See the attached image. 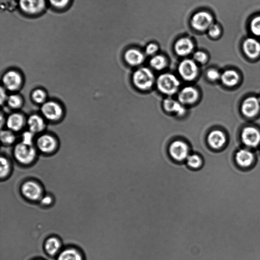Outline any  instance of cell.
Here are the masks:
<instances>
[{
	"mask_svg": "<svg viewBox=\"0 0 260 260\" xmlns=\"http://www.w3.org/2000/svg\"><path fill=\"white\" fill-rule=\"evenodd\" d=\"M14 155L19 163L28 165L35 159L36 156V150L32 145H27L21 142L15 146Z\"/></svg>",
	"mask_w": 260,
	"mask_h": 260,
	"instance_id": "cell-1",
	"label": "cell"
},
{
	"mask_svg": "<svg viewBox=\"0 0 260 260\" xmlns=\"http://www.w3.org/2000/svg\"><path fill=\"white\" fill-rule=\"evenodd\" d=\"M158 89L162 93L171 95L176 92L179 86V81L173 75L166 73L160 75L156 81Z\"/></svg>",
	"mask_w": 260,
	"mask_h": 260,
	"instance_id": "cell-2",
	"label": "cell"
},
{
	"mask_svg": "<svg viewBox=\"0 0 260 260\" xmlns=\"http://www.w3.org/2000/svg\"><path fill=\"white\" fill-rule=\"evenodd\" d=\"M154 77L148 68H142L136 71L133 75L135 85L141 90L149 89L153 84Z\"/></svg>",
	"mask_w": 260,
	"mask_h": 260,
	"instance_id": "cell-3",
	"label": "cell"
},
{
	"mask_svg": "<svg viewBox=\"0 0 260 260\" xmlns=\"http://www.w3.org/2000/svg\"><path fill=\"white\" fill-rule=\"evenodd\" d=\"M214 23L212 15L206 11H200L194 14L191 19V25L196 30L200 31L208 30Z\"/></svg>",
	"mask_w": 260,
	"mask_h": 260,
	"instance_id": "cell-4",
	"label": "cell"
},
{
	"mask_svg": "<svg viewBox=\"0 0 260 260\" xmlns=\"http://www.w3.org/2000/svg\"><path fill=\"white\" fill-rule=\"evenodd\" d=\"M47 0H19V7L22 12L29 15H36L43 12L46 7Z\"/></svg>",
	"mask_w": 260,
	"mask_h": 260,
	"instance_id": "cell-5",
	"label": "cell"
},
{
	"mask_svg": "<svg viewBox=\"0 0 260 260\" xmlns=\"http://www.w3.org/2000/svg\"><path fill=\"white\" fill-rule=\"evenodd\" d=\"M21 190L23 196L30 201L40 200L43 197L42 187L35 181L29 180L25 182L21 186Z\"/></svg>",
	"mask_w": 260,
	"mask_h": 260,
	"instance_id": "cell-6",
	"label": "cell"
},
{
	"mask_svg": "<svg viewBox=\"0 0 260 260\" xmlns=\"http://www.w3.org/2000/svg\"><path fill=\"white\" fill-rule=\"evenodd\" d=\"M41 113L43 116L50 121L59 119L62 116L63 111L60 105L52 101L44 103L41 108Z\"/></svg>",
	"mask_w": 260,
	"mask_h": 260,
	"instance_id": "cell-7",
	"label": "cell"
},
{
	"mask_svg": "<svg viewBox=\"0 0 260 260\" xmlns=\"http://www.w3.org/2000/svg\"><path fill=\"white\" fill-rule=\"evenodd\" d=\"M242 48L244 54L250 58H256L260 55V41L255 37L244 39Z\"/></svg>",
	"mask_w": 260,
	"mask_h": 260,
	"instance_id": "cell-8",
	"label": "cell"
},
{
	"mask_svg": "<svg viewBox=\"0 0 260 260\" xmlns=\"http://www.w3.org/2000/svg\"><path fill=\"white\" fill-rule=\"evenodd\" d=\"M2 82L4 88L10 91H15L20 87L22 79L19 73L14 70H10L4 75Z\"/></svg>",
	"mask_w": 260,
	"mask_h": 260,
	"instance_id": "cell-9",
	"label": "cell"
},
{
	"mask_svg": "<svg viewBox=\"0 0 260 260\" xmlns=\"http://www.w3.org/2000/svg\"><path fill=\"white\" fill-rule=\"evenodd\" d=\"M178 71L184 79L190 81L196 77L198 69L193 60L186 59L182 61L180 63Z\"/></svg>",
	"mask_w": 260,
	"mask_h": 260,
	"instance_id": "cell-10",
	"label": "cell"
},
{
	"mask_svg": "<svg viewBox=\"0 0 260 260\" xmlns=\"http://www.w3.org/2000/svg\"><path fill=\"white\" fill-rule=\"evenodd\" d=\"M169 152L174 159L181 161L188 156V148L184 142L175 141L171 144Z\"/></svg>",
	"mask_w": 260,
	"mask_h": 260,
	"instance_id": "cell-11",
	"label": "cell"
},
{
	"mask_svg": "<svg viewBox=\"0 0 260 260\" xmlns=\"http://www.w3.org/2000/svg\"><path fill=\"white\" fill-rule=\"evenodd\" d=\"M243 143L247 146L255 147L260 142V133L253 127H246L241 134Z\"/></svg>",
	"mask_w": 260,
	"mask_h": 260,
	"instance_id": "cell-12",
	"label": "cell"
},
{
	"mask_svg": "<svg viewBox=\"0 0 260 260\" xmlns=\"http://www.w3.org/2000/svg\"><path fill=\"white\" fill-rule=\"evenodd\" d=\"M37 145L38 149L42 152L50 153L56 148L57 141L52 136L44 134L38 138Z\"/></svg>",
	"mask_w": 260,
	"mask_h": 260,
	"instance_id": "cell-13",
	"label": "cell"
},
{
	"mask_svg": "<svg viewBox=\"0 0 260 260\" xmlns=\"http://www.w3.org/2000/svg\"><path fill=\"white\" fill-rule=\"evenodd\" d=\"M259 101L254 97L246 99L242 104V112L246 116L251 117L255 115L259 109Z\"/></svg>",
	"mask_w": 260,
	"mask_h": 260,
	"instance_id": "cell-14",
	"label": "cell"
},
{
	"mask_svg": "<svg viewBox=\"0 0 260 260\" xmlns=\"http://www.w3.org/2000/svg\"><path fill=\"white\" fill-rule=\"evenodd\" d=\"M193 48L194 45L192 41L186 37L178 40L174 46L176 53L180 56H186L190 54Z\"/></svg>",
	"mask_w": 260,
	"mask_h": 260,
	"instance_id": "cell-15",
	"label": "cell"
},
{
	"mask_svg": "<svg viewBox=\"0 0 260 260\" xmlns=\"http://www.w3.org/2000/svg\"><path fill=\"white\" fill-rule=\"evenodd\" d=\"M198 97V91L191 86L183 88L178 95L179 102L183 104H192L197 100Z\"/></svg>",
	"mask_w": 260,
	"mask_h": 260,
	"instance_id": "cell-16",
	"label": "cell"
},
{
	"mask_svg": "<svg viewBox=\"0 0 260 260\" xmlns=\"http://www.w3.org/2000/svg\"><path fill=\"white\" fill-rule=\"evenodd\" d=\"M24 122L23 116L18 113L10 114L6 121L7 127L12 132H17L20 130L23 127Z\"/></svg>",
	"mask_w": 260,
	"mask_h": 260,
	"instance_id": "cell-17",
	"label": "cell"
},
{
	"mask_svg": "<svg viewBox=\"0 0 260 260\" xmlns=\"http://www.w3.org/2000/svg\"><path fill=\"white\" fill-rule=\"evenodd\" d=\"M236 161L242 168H248L250 166L253 161L254 157L252 153L246 149H241L236 154Z\"/></svg>",
	"mask_w": 260,
	"mask_h": 260,
	"instance_id": "cell-18",
	"label": "cell"
},
{
	"mask_svg": "<svg viewBox=\"0 0 260 260\" xmlns=\"http://www.w3.org/2000/svg\"><path fill=\"white\" fill-rule=\"evenodd\" d=\"M26 122L29 131L34 134L41 132L45 127L43 118L38 114L30 115L28 118Z\"/></svg>",
	"mask_w": 260,
	"mask_h": 260,
	"instance_id": "cell-19",
	"label": "cell"
},
{
	"mask_svg": "<svg viewBox=\"0 0 260 260\" xmlns=\"http://www.w3.org/2000/svg\"><path fill=\"white\" fill-rule=\"evenodd\" d=\"M124 58L128 64L135 66L143 62L144 60V55L138 49H130L125 52Z\"/></svg>",
	"mask_w": 260,
	"mask_h": 260,
	"instance_id": "cell-20",
	"label": "cell"
},
{
	"mask_svg": "<svg viewBox=\"0 0 260 260\" xmlns=\"http://www.w3.org/2000/svg\"><path fill=\"white\" fill-rule=\"evenodd\" d=\"M208 142L212 148H219L224 145L225 142L224 134L220 131H213L209 134Z\"/></svg>",
	"mask_w": 260,
	"mask_h": 260,
	"instance_id": "cell-21",
	"label": "cell"
},
{
	"mask_svg": "<svg viewBox=\"0 0 260 260\" xmlns=\"http://www.w3.org/2000/svg\"><path fill=\"white\" fill-rule=\"evenodd\" d=\"M61 244L60 240L55 237H51L47 239L44 248L46 252L50 255L57 254L60 250Z\"/></svg>",
	"mask_w": 260,
	"mask_h": 260,
	"instance_id": "cell-22",
	"label": "cell"
},
{
	"mask_svg": "<svg viewBox=\"0 0 260 260\" xmlns=\"http://www.w3.org/2000/svg\"><path fill=\"white\" fill-rule=\"evenodd\" d=\"M164 107L167 111L174 112L179 115H182L185 112L181 104L172 99H167L164 102Z\"/></svg>",
	"mask_w": 260,
	"mask_h": 260,
	"instance_id": "cell-23",
	"label": "cell"
},
{
	"mask_svg": "<svg viewBox=\"0 0 260 260\" xmlns=\"http://www.w3.org/2000/svg\"><path fill=\"white\" fill-rule=\"evenodd\" d=\"M57 260H83L81 254L76 249L70 248L62 250Z\"/></svg>",
	"mask_w": 260,
	"mask_h": 260,
	"instance_id": "cell-24",
	"label": "cell"
},
{
	"mask_svg": "<svg viewBox=\"0 0 260 260\" xmlns=\"http://www.w3.org/2000/svg\"><path fill=\"white\" fill-rule=\"evenodd\" d=\"M239 79L238 74L233 70L225 71L221 76L222 83L228 86H232L236 85Z\"/></svg>",
	"mask_w": 260,
	"mask_h": 260,
	"instance_id": "cell-25",
	"label": "cell"
},
{
	"mask_svg": "<svg viewBox=\"0 0 260 260\" xmlns=\"http://www.w3.org/2000/svg\"><path fill=\"white\" fill-rule=\"evenodd\" d=\"M248 27L254 37L260 38V15H256L250 19Z\"/></svg>",
	"mask_w": 260,
	"mask_h": 260,
	"instance_id": "cell-26",
	"label": "cell"
},
{
	"mask_svg": "<svg viewBox=\"0 0 260 260\" xmlns=\"http://www.w3.org/2000/svg\"><path fill=\"white\" fill-rule=\"evenodd\" d=\"M150 64L154 69L160 70L166 66L167 60L164 56L161 55H157L154 56L150 59Z\"/></svg>",
	"mask_w": 260,
	"mask_h": 260,
	"instance_id": "cell-27",
	"label": "cell"
},
{
	"mask_svg": "<svg viewBox=\"0 0 260 260\" xmlns=\"http://www.w3.org/2000/svg\"><path fill=\"white\" fill-rule=\"evenodd\" d=\"M7 103L9 107L16 109L21 106L22 101L19 95L13 94L8 96Z\"/></svg>",
	"mask_w": 260,
	"mask_h": 260,
	"instance_id": "cell-28",
	"label": "cell"
},
{
	"mask_svg": "<svg viewBox=\"0 0 260 260\" xmlns=\"http://www.w3.org/2000/svg\"><path fill=\"white\" fill-rule=\"evenodd\" d=\"M32 100L38 104H43L46 99V93L44 90L41 89H36L31 93Z\"/></svg>",
	"mask_w": 260,
	"mask_h": 260,
	"instance_id": "cell-29",
	"label": "cell"
},
{
	"mask_svg": "<svg viewBox=\"0 0 260 260\" xmlns=\"http://www.w3.org/2000/svg\"><path fill=\"white\" fill-rule=\"evenodd\" d=\"M186 159L188 166L192 169H198L202 165V159L197 154L188 155Z\"/></svg>",
	"mask_w": 260,
	"mask_h": 260,
	"instance_id": "cell-30",
	"label": "cell"
},
{
	"mask_svg": "<svg viewBox=\"0 0 260 260\" xmlns=\"http://www.w3.org/2000/svg\"><path fill=\"white\" fill-rule=\"evenodd\" d=\"M0 161V176L1 178H4L7 177L10 171V164L8 159L4 156H1Z\"/></svg>",
	"mask_w": 260,
	"mask_h": 260,
	"instance_id": "cell-31",
	"label": "cell"
},
{
	"mask_svg": "<svg viewBox=\"0 0 260 260\" xmlns=\"http://www.w3.org/2000/svg\"><path fill=\"white\" fill-rule=\"evenodd\" d=\"M1 139L4 144H11L15 140V137L12 131L8 130H3L1 132Z\"/></svg>",
	"mask_w": 260,
	"mask_h": 260,
	"instance_id": "cell-32",
	"label": "cell"
},
{
	"mask_svg": "<svg viewBox=\"0 0 260 260\" xmlns=\"http://www.w3.org/2000/svg\"><path fill=\"white\" fill-rule=\"evenodd\" d=\"M222 32V28L218 24L213 23L208 29V35L213 39L219 38Z\"/></svg>",
	"mask_w": 260,
	"mask_h": 260,
	"instance_id": "cell-33",
	"label": "cell"
},
{
	"mask_svg": "<svg viewBox=\"0 0 260 260\" xmlns=\"http://www.w3.org/2000/svg\"><path fill=\"white\" fill-rule=\"evenodd\" d=\"M50 5L56 9L66 8L70 4L71 0H47Z\"/></svg>",
	"mask_w": 260,
	"mask_h": 260,
	"instance_id": "cell-34",
	"label": "cell"
},
{
	"mask_svg": "<svg viewBox=\"0 0 260 260\" xmlns=\"http://www.w3.org/2000/svg\"><path fill=\"white\" fill-rule=\"evenodd\" d=\"M194 59L200 62L204 63L208 59V56L206 53L202 51H198L196 52L193 54Z\"/></svg>",
	"mask_w": 260,
	"mask_h": 260,
	"instance_id": "cell-35",
	"label": "cell"
},
{
	"mask_svg": "<svg viewBox=\"0 0 260 260\" xmlns=\"http://www.w3.org/2000/svg\"><path fill=\"white\" fill-rule=\"evenodd\" d=\"M34 134L33 133L29 131L24 132L22 134L21 142L27 145H32Z\"/></svg>",
	"mask_w": 260,
	"mask_h": 260,
	"instance_id": "cell-36",
	"label": "cell"
},
{
	"mask_svg": "<svg viewBox=\"0 0 260 260\" xmlns=\"http://www.w3.org/2000/svg\"><path fill=\"white\" fill-rule=\"evenodd\" d=\"M158 49V47L156 44L150 43L146 47V53L148 55H153L157 51Z\"/></svg>",
	"mask_w": 260,
	"mask_h": 260,
	"instance_id": "cell-37",
	"label": "cell"
},
{
	"mask_svg": "<svg viewBox=\"0 0 260 260\" xmlns=\"http://www.w3.org/2000/svg\"><path fill=\"white\" fill-rule=\"evenodd\" d=\"M207 77L209 79L214 81L219 79L220 77V74L217 70L211 69L208 71Z\"/></svg>",
	"mask_w": 260,
	"mask_h": 260,
	"instance_id": "cell-38",
	"label": "cell"
},
{
	"mask_svg": "<svg viewBox=\"0 0 260 260\" xmlns=\"http://www.w3.org/2000/svg\"><path fill=\"white\" fill-rule=\"evenodd\" d=\"M40 202L43 205H49L52 203V198L49 195L43 196L40 199Z\"/></svg>",
	"mask_w": 260,
	"mask_h": 260,
	"instance_id": "cell-39",
	"label": "cell"
},
{
	"mask_svg": "<svg viewBox=\"0 0 260 260\" xmlns=\"http://www.w3.org/2000/svg\"><path fill=\"white\" fill-rule=\"evenodd\" d=\"M8 96L7 95L6 91L3 87L1 88V104L2 105L5 102H7Z\"/></svg>",
	"mask_w": 260,
	"mask_h": 260,
	"instance_id": "cell-40",
	"label": "cell"
},
{
	"mask_svg": "<svg viewBox=\"0 0 260 260\" xmlns=\"http://www.w3.org/2000/svg\"><path fill=\"white\" fill-rule=\"evenodd\" d=\"M259 101H260V97H259Z\"/></svg>",
	"mask_w": 260,
	"mask_h": 260,
	"instance_id": "cell-41",
	"label": "cell"
}]
</instances>
